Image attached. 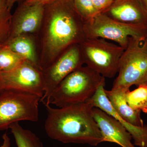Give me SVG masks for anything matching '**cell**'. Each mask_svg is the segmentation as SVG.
Masks as SVG:
<instances>
[{
    "mask_svg": "<svg viewBox=\"0 0 147 147\" xmlns=\"http://www.w3.org/2000/svg\"><path fill=\"white\" fill-rule=\"evenodd\" d=\"M41 70L50 66L72 45L86 39L84 22L77 12L73 0H57L45 6Z\"/></svg>",
    "mask_w": 147,
    "mask_h": 147,
    "instance_id": "cell-1",
    "label": "cell"
},
{
    "mask_svg": "<svg viewBox=\"0 0 147 147\" xmlns=\"http://www.w3.org/2000/svg\"><path fill=\"white\" fill-rule=\"evenodd\" d=\"M93 112L102 142L115 143L122 147H135L131 142V134L117 119L98 108H94Z\"/></svg>",
    "mask_w": 147,
    "mask_h": 147,
    "instance_id": "cell-11",
    "label": "cell"
},
{
    "mask_svg": "<svg viewBox=\"0 0 147 147\" xmlns=\"http://www.w3.org/2000/svg\"><path fill=\"white\" fill-rule=\"evenodd\" d=\"M47 111L45 132L50 139L64 144L96 146L102 142V135L88 102L54 108L44 104Z\"/></svg>",
    "mask_w": 147,
    "mask_h": 147,
    "instance_id": "cell-2",
    "label": "cell"
},
{
    "mask_svg": "<svg viewBox=\"0 0 147 147\" xmlns=\"http://www.w3.org/2000/svg\"><path fill=\"white\" fill-rule=\"evenodd\" d=\"M80 46L87 67L105 78H113L118 73L123 47L101 38H86Z\"/></svg>",
    "mask_w": 147,
    "mask_h": 147,
    "instance_id": "cell-5",
    "label": "cell"
},
{
    "mask_svg": "<svg viewBox=\"0 0 147 147\" xmlns=\"http://www.w3.org/2000/svg\"><path fill=\"white\" fill-rule=\"evenodd\" d=\"M129 89L105 90V93L112 107L122 119L134 126H144L141 117V112L131 108L127 103L126 93Z\"/></svg>",
    "mask_w": 147,
    "mask_h": 147,
    "instance_id": "cell-14",
    "label": "cell"
},
{
    "mask_svg": "<svg viewBox=\"0 0 147 147\" xmlns=\"http://www.w3.org/2000/svg\"><path fill=\"white\" fill-rule=\"evenodd\" d=\"M91 1L96 10L100 13H103L108 9L113 3L114 0H91Z\"/></svg>",
    "mask_w": 147,
    "mask_h": 147,
    "instance_id": "cell-21",
    "label": "cell"
},
{
    "mask_svg": "<svg viewBox=\"0 0 147 147\" xmlns=\"http://www.w3.org/2000/svg\"><path fill=\"white\" fill-rule=\"evenodd\" d=\"M126 99L132 109L147 113V85H140L131 91L127 90Z\"/></svg>",
    "mask_w": 147,
    "mask_h": 147,
    "instance_id": "cell-17",
    "label": "cell"
},
{
    "mask_svg": "<svg viewBox=\"0 0 147 147\" xmlns=\"http://www.w3.org/2000/svg\"><path fill=\"white\" fill-rule=\"evenodd\" d=\"M41 98L36 95L4 90L0 94V130L9 128L14 123L27 121L36 122Z\"/></svg>",
    "mask_w": 147,
    "mask_h": 147,
    "instance_id": "cell-6",
    "label": "cell"
},
{
    "mask_svg": "<svg viewBox=\"0 0 147 147\" xmlns=\"http://www.w3.org/2000/svg\"><path fill=\"white\" fill-rule=\"evenodd\" d=\"M24 0H7V6L9 9L11 10L13 6L16 3L18 4L23 2Z\"/></svg>",
    "mask_w": 147,
    "mask_h": 147,
    "instance_id": "cell-24",
    "label": "cell"
},
{
    "mask_svg": "<svg viewBox=\"0 0 147 147\" xmlns=\"http://www.w3.org/2000/svg\"><path fill=\"white\" fill-rule=\"evenodd\" d=\"M10 11L7 0H0V45H5L9 38L12 16Z\"/></svg>",
    "mask_w": 147,
    "mask_h": 147,
    "instance_id": "cell-19",
    "label": "cell"
},
{
    "mask_svg": "<svg viewBox=\"0 0 147 147\" xmlns=\"http://www.w3.org/2000/svg\"><path fill=\"white\" fill-rule=\"evenodd\" d=\"M105 83L100 85L94 95L88 100L94 108H99L121 123L127 131L131 134L134 142V146L139 147H147V125L143 127L134 126L122 119L119 117L105 93Z\"/></svg>",
    "mask_w": 147,
    "mask_h": 147,
    "instance_id": "cell-13",
    "label": "cell"
},
{
    "mask_svg": "<svg viewBox=\"0 0 147 147\" xmlns=\"http://www.w3.org/2000/svg\"><path fill=\"white\" fill-rule=\"evenodd\" d=\"M84 64L80 45L76 44L69 47L55 62L42 70L44 94L40 101L45 102L65 77Z\"/></svg>",
    "mask_w": 147,
    "mask_h": 147,
    "instance_id": "cell-9",
    "label": "cell"
},
{
    "mask_svg": "<svg viewBox=\"0 0 147 147\" xmlns=\"http://www.w3.org/2000/svg\"><path fill=\"white\" fill-rule=\"evenodd\" d=\"M3 90H13L34 94L42 98L44 84L41 69L27 61L11 71L0 72Z\"/></svg>",
    "mask_w": 147,
    "mask_h": 147,
    "instance_id": "cell-8",
    "label": "cell"
},
{
    "mask_svg": "<svg viewBox=\"0 0 147 147\" xmlns=\"http://www.w3.org/2000/svg\"><path fill=\"white\" fill-rule=\"evenodd\" d=\"M3 143L2 145L0 147H10L11 142L10 138L8 135L5 133L3 135Z\"/></svg>",
    "mask_w": 147,
    "mask_h": 147,
    "instance_id": "cell-23",
    "label": "cell"
},
{
    "mask_svg": "<svg viewBox=\"0 0 147 147\" xmlns=\"http://www.w3.org/2000/svg\"><path fill=\"white\" fill-rule=\"evenodd\" d=\"M44 11L43 5H29L23 2L19 4L11 16L8 41L37 30L43 21Z\"/></svg>",
    "mask_w": 147,
    "mask_h": 147,
    "instance_id": "cell-10",
    "label": "cell"
},
{
    "mask_svg": "<svg viewBox=\"0 0 147 147\" xmlns=\"http://www.w3.org/2000/svg\"><path fill=\"white\" fill-rule=\"evenodd\" d=\"M26 61L7 45L0 46V72H8Z\"/></svg>",
    "mask_w": 147,
    "mask_h": 147,
    "instance_id": "cell-18",
    "label": "cell"
},
{
    "mask_svg": "<svg viewBox=\"0 0 147 147\" xmlns=\"http://www.w3.org/2000/svg\"><path fill=\"white\" fill-rule=\"evenodd\" d=\"M118 73L112 89L147 85V38L130 37L120 58Z\"/></svg>",
    "mask_w": 147,
    "mask_h": 147,
    "instance_id": "cell-4",
    "label": "cell"
},
{
    "mask_svg": "<svg viewBox=\"0 0 147 147\" xmlns=\"http://www.w3.org/2000/svg\"><path fill=\"white\" fill-rule=\"evenodd\" d=\"M101 13L122 24L147 26V13L140 0H114Z\"/></svg>",
    "mask_w": 147,
    "mask_h": 147,
    "instance_id": "cell-12",
    "label": "cell"
},
{
    "mask_svg": "<svg viewBox=\"0 0 147 147\" xmlns=\"http://www.w3.org/2000/svg\"><path fill=\"white\" fill-rule=\"evenodd\" d=\"M3 91V90H2L1 88V84H0V94Z\"/></svg>",
    "mask_w": 147,
    "mask_h": 147,
    "instance_id": "cell-26",
    "label": "cell"
},
{
    "mask_svg": "<svg viewBox=\"0 0 147 147\" xmlns=\"http://www.w3.org/2000/svg\"><path fill=\"white\" fill-rule=\"evenodd\" d=\"M84 32L86 38L112 40L124 49L131 37L147 38L146 26L122 24L101 13L84 23Z\"/></svg>",
    "mask_w": 147,
    "mask_h": 147,
    "instance_id": "cell-7",
    "label": "cell"
},
{
    "mask_svg": "<svg viewBox=\"0 0 147 147\" xmlns=\"http://www.w3.org/2000/svg\"><path fill=\"white\" fill-rule=\"evenodd\" d=\"M17 147H44L39 137L34 132L14 123L9 126Z\"/></svg>",
    "mask_w": 147,
    "mask_h": 147,
    "instance_id": "cell-16",
    "label": "cell"
},
{
    "mask_svg": "<svg viewBox=\"0 0 147 147\" xmlns=\"http://www.w3.org/2000/svg\"><path fill=\"white\" fill-rule=\"evenodd\" d=\"M73 2L77 12L84 23L91 20L99 13L91 0H73Z\"/></svg>",
    "mask_w": 147,
    "mask_h": 147,
    "instance_id": "cell-20",
    "label": "cell"
},
{
    "mask_svg": "<svg viewBox=\"0 0 147 147\" xmlns=\"http://www.w3.org/2000/svg\"><path fill=\"white\" fill-rule=\"evenodd\" d=\"M57 0H24L23 3L29 5H41L45 6L53 3Z\"/></svg>",
    "mask_w": 147,
    "mask_h": 147,
    "instance_id": "cell-22",
    "label": "cell"
},
{
    "mask_svg": "<svg viewBox=\"0 0 147 147\" xmlns=\"http://www.w3.org/2000/svg\"><path fill=\"white\" fill-rule=\"evenodd\" d=\"M2 46V45H0V46Z\"/></svg>",
    "mask_w": 147,
    "mask_h": 147,
    "instance_id": "cell-27",
    "label": "cell"
},
{
    "mask_svg": "<svg viewBox=\"0 0 147 147\" xmlns=\"http://www.w3.org/2000/svg\"><path fill=\"white\" fill-rule=\"evenodd\" d=\"M140 1L147 13V0H140Z\"/></svg>",
    "mask_w": 147,
    "mask_h": 147,
    "instance_id": "cell-25",
    "label": "cell"
},
{
    "mask_svg": "<svg viewBox=\"0 0 147 147\" xmlns=\"http://www.w3.org/2000/svg\"><path fill=\"white\" fill-rule=\"evenodd\" d=\"M105 78L87 67L77 69L56 87L43 104L57 107L87 102L94 94Z\"/></svg>",
    "mask_w": 147,
    "mask_h": 147,
    "instance_id": "cell-3",
    "label": "cell"
},
{
    "mask_svg": "<svg viewBox=\"0 0 147 147\" xmlns=\"http://www.w3.org/2000/svg\"><path fill=\"white\" fill-rule=\"evenodd\" d=\"M5 45H7L11 50L21 56L24 59L40 69L36 54L34 43L30 38L26 35L16 37L7 41Z\"/></svg>",
    "mask_w": 147,
    "mask_h": 147,
    "instance_id": "cell-15",
    "label": "cell"
}]
</instances>
